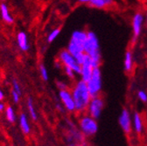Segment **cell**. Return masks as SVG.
<instances>
[{"label": "cell", "mask_w": 147, "mask_h": 146, "mask_svg": "<svg viewBox=\"0 0 147 146\" xmlns=\"http://www.w3.org/2000/svg\"><path fill=\"white\" fill-rule=\"evenodd\" d=\"M71 94L75 101L76 112L81 115L86 113L88 106L92 98L87 86V82L82 80L76 81L72 87Z\"/></svg>", "instance_id": "1"}, {"label": "cell", "mask_w": 147, "mask_h": 146, "mask_svg": "<svg viewBox=\"0 0 147 146\" xmlns=\"http://www.w3.org/2000/svg\"><path fill=\"white\" fill-rule=\"evenodd\" d=\"M84 52L92 61L94 67H100L102 64V54L97 35L93 31H87V39L83 44Z\"/></svg>", "instance_id": "2"}, {"label": "cell", "mask_w": 147, "mask_h": 146, "mask_svg": "<svg viewBox=\"0 0 147 146\" xmlns=\"http://www.w3.org/2000/svg\"><path fill=\"white\" fill-rule=\"evenodd\" d=\"M79 127L82 135L87 137L95 136L98 131L97 120L90 116L87 113L82 114L79 119Z\"/></svg>", "instance_id": "3"}, {"label": "cell", "mask_w": 147, "mask_h": 146, "mask_svg": "<svg viewBox=\"0 0 147 146\" xmlns=\"http://www.w3.org/2000/svg\"><path fill=\"white\" fill-rule=\"evenodd\" d=\"M87 86L92 97L101 96L102 87V71L100 67L94 68L91 78L89 79L88 81H87Z\"/></svg>", "instance_id": "4"}, {"label": "cell", "mask_w": 147, "mask_h": 146, "mask_svg": "<svg viewBox=\"0 0 147 146\" xmlns=\"http://www.w3.org/2000/svg\"><path fill=\"white\" fill-rule=\"evenodd\" d=\"M104 108V100L102 96L92 97L87 108V114L95 119H99Z\"/></svg>", "instance_id": "5"}, {"label": "cell", "mask_w": 147, "mask_h": 146, "mask_svg": "<svg viewBox=\"0 0 147 146\" xmlns=\"http://www.w3.org/2000/svg\"><path fill=\"white\" fill-rule=\"evenodd\" d=\"M58 61L61 63L62 67H70L75 71L76 74L78 75L80 74L81 65L78 63L76 59L74 57L67 49H63L60 52L58 55Z\"/></svg>", "instance_id": "6"}, {"label": "cell", "mask_w": 147, "mask_h": 146, "mask_svg": "<svg viewBox=\"0 0 147 146\" xmlns=\"http://www.w3.org/2000/svg\"><path fill=\"white\" fill-rule=\"evenodd\" d=\"M144 24V14L141 11L134 13L131 19V28H132V42H136L143 31Z\"/></svg>", "instance_id": "7"}, {"label": "cell", "mask_w": 147, "mask_h": 146, "mask_svg": "<svg viewBox=\"0 0 147 146\" xmlns=\"http://www.w3.org/2000/svg\"><path fill=\"white\" fill-rule=\"evenodd\" d=\"M118 123L121 127L122 131L126 134L130 135L132 131V116L131 112L128 108H123L119 116H118Z\"/></svg>", "instance_id": "8"}, {"label": "cell", "mask_w": 147, "mask_h": 146, "mask_svg": "<svg viewBox=\"0 0 147 146\" xmlns=\"http://www.w3.org/2000/svg\"><path fill=\"white\" fill-rule=\"evenodd\" d=\"M59 97L63 104V107L68 112H76V104L72 96L71 91L67 89H61L59 91Z\"/></svg>", "instance_id": "9"}, {"label": "cell", "mask_w": 147, "mask_h": 146, "mask_svg": "<svg viewBox=\"0 0 147 146\" xmlns=\"http://www.w3.org/2000/svg\"><path fill=\"white\" fill-rule=\"evenodd\" d=\"M94 67L93 64H92V61L90 59V57L86 54V57L84 61L81 64V71H80V76H81V80L84 81H88L89 79L92 76V74H93V70H94Z\"/></svg>", "instance_id": "10"}, {"label": "cell", "mask_w": 147, "mask_h": 146, "mask_svg": "<svg viewBox=\"0 0 147 146\" xmlns=\"http://www.w3.org/2000/svg\"><path fill=\"white\" fill-rule=\"evenodd\" d=\"M134 68V57L131 50H127L124 53L123 59V69L127 74H131Z\"/></svg>", "instance_id": "11"}, {"label": "cell", "mask_w": 147, "mask_h": 146, "mask_svg": "<svg viewBox=\"0 0 147 146\" xmlns=\"http://www.w3.org/2000/svg\"><path fill=\"white\" fill-rule=\"evenodd\" d=\"M132 128L137 135H141L144 131V121L142 116L138 112H135L132 117Z\"/></svg>", "instance_id": "12"}, {"label": "cell", "mask_w": 147, "mask_h": 146, "mask_svg": "<svg viewBox=\"0 0 147 146\" xmlns=\"http://www.w3.org/2000/svg\"><path fill=\"white\" fill-rule=\"evenodd\" d=\"M86 39H87V31L76 30V31H74L72 32V35H71V38H70L69 41L75 42L76 44L83 46Z\"/></svg>", "instance_id": "13"}, {"label": "cell", "mask_w": 147, "mask_h": 146, "mask_svg": "<svg viewBox=\"0 0 147 146\" xmlns=\"http://www.w3.org/2000/svg\"><path fill=\"white\" fill-rule=\"evenodd\" d=\"M18 46L22 51L26 52L29 50V43L27 40V35L25 32H20L17 36Z\"/></svg>", "instance_id": "14"}, {"label": "cell", "mask_w": 147, "mask_h": 146, "mask_svg": "<svg viewBox=\"0 0 147 146\" xmlns=\"http://www.w3.org/2000/svg\"><path fill=\"white\" fill-rule=\"evenodd\" d=\"M115 4V0H94L88 5L95 9H105L112 6Z\"/></svg>", "instance_id": "15"}, {"label": "cell", "mask_w": 147, "mask_h": 146, "mask_svg": "<svg viewBox=\"0 0 147 146\" xmlns=\"http://www.w3.org/2000/svg\"><path fill=\"white\" fill-rule=\"evenodd\" d=\"M20 125L22 131L25 134H29L31 131V128H30V124L27 119V116L25 113H22L20 116Z\"/></svg>", "instance_id": "16"}, {"label": "cell", "mask_w": 147, "mask_h": 146, "mask_svg": "<svg viewBox=\"0 0 147 146\" xmlns=\"http://www.w3.org/2000/svg\"><path fill=\"white\" fill-rule=\"evenodd\" d=\"M0 12H1V16L2 19L8 24H11L13 22V19L12 17L10 14V11L8 10V7L5 4H1L0 5Z\"/></svg>", "instance_id": "17"}, {"label": "cell", "mask_w": 147, "mask_h": 146, "mask_svg": "<svg viewBox=\"0 0 147 146\" xmlns=\"http://www.w3.org/2000/svg\"><path fill=\"white\" fill-rule=\"evenodd\" d=\"M27 108H28V112L30 114V116L32 120L36 121L38 119V116H37V112L35 110V108L33 105V102L32 98H28L27 100Z\"/></svg>", "instance_id": "18"}, {"label": "cell", "mask_w": 147, "mask_h": 146, "mask_svg": "<svg viewBox=\"0 0 147 146\" xmlns=\"http://www.w3.org/2000/svg\"><path fill=\"white\" fill-rule=\"evenodd\" d=\"M61 32V27H57V28L53 29V31H51L49 32V34L47 35V42L52 43L54 40H56V38H58V36L60 35Z\"/></svg>", "instance_id": "19"}, {"label": "cell", "mask_w": 147, "mask_h": 146, "mask_svg": "<svg viewBox=\"0 0 147 146\" xmlns=\"http://www.w3.org/2000/svg\"><path fill=\"white\" fill-rule=\"evenodd\" d=\"M5 116L7 121H9L10 122H14L16 120V116H15V112L12 107L9 106L5 108Z\"/></svg>", "instance_id": "20"}, {"label": "cell", "mask_w": 147, "mask_h": 146, "mask_svg": "<svg viewBox=\"0 0 147 146\" xmlns=\"http://www.w3.org/2000/svg\"><path fill=\"white\" fill-rule=\"evenodd\" d=\"M63 69H64V73L65 75L71 80H76V75H77L76 73L74 71L72 68L70 67H63Z\"/></svg>", "instance_id": "21"}, {"label": "cell", "mask_w": 147, "mask_h": 146, "mask_svg": "<svg viewBox=\"0 0 147 146\" xmlns=\"http://www.w3.org/2000/svg\"><path fill=\"white\" fill-rule=\"evenodd\" d=\"M40 76H41L43 81H48V79H49V77H48V72H47L46 67L43 64H41L40 66Z\"/></svg>", "instance_id": "22"}, {"label": "cell", "mask_w": 147, "mask_h": 146, "mask_svg": "<svg viewBox=\"0 0 147 146\" xmlns=\"http://www.w3.org/2000/svg\"><path fill=\"white\" fill-rule=\"evenodd\" d=\"M138 98L142 102H147V93L144 90H138Z\"/></svg>", "instance_id": "23"}, {"label": "cell", "mask_w": 147, "mask_h": 146, "mask_svg": "<svg viewBox=\"0 0 147 146\" xmlns=\"http://www.w3.org/2000/svg\"><path fill=\"white\" fill-rule=\"evenodd\" d=\"M12 89L14 90V91H16V92L18 94V95H20L21 96V94H22V91H21V87H20V85L18 84V82L16 81V80H13L12 81Z\"/></svg>", "instance_id": "24"}, {"label": "cell", "mask_w": 147, "mask_h": 146, "mask_svg": "<svg viewBox=\"0 0 147 146\" xmlns=\"http://www.w3.org/2000/svg\"><path fill=\"white\" fill-rule=\"evenodd\" d=\"M11 96H12V99H13V102L15 103H18V102H20V95H18L16 91H14L12 89L11 91Z\"/></svg>", "instance_id": "25"}, {"label": "cell", "mask_w": 147, "mask_h": 146, "mask_svg": "<svg viewBox=\"0 0 147 146\" xmlns=\"http://www.w3.org/2000/svg\"><path fill=\"white\" fill-rule=\"evenodd\" d=\"M57 86H58V87H59V90H61V89H67V85H66L64 82L58 81V82H57Z\"/></svg>", "instance_id": "26"}, {"label": "cell", "mask_w": 147, "mask_h": 146, "mask_svg": "<svg viewBox=\"0 0 147 146\" xmlns=\"http://www.w3.org/2000/svg\"><path fill=\"white\" fill-rule=\"evenodd\" d=\"M94 0H77V2L80 4H83V5H89L91 2H93Z\"/></svg>", "instance_id": "27"}, {"label": "cell", "mask_w": 147, "mask_h": 146, "mask_svg": "<svg viewBox=\"0 0 147 146\" xmlns=\"http://www.w3.org/2000/svg\"><path fill=\"white\" fill-rule=\"evenodd\" d=\"M4 98H5V94L2 91V89L0 88V102H2L4 100Z\"/></svg>", "instance_id": "28"}, {"label": "cell", "mask_w": 147, "mask_h": 146, "mask_svg": "<svg viewBox=\"0 0 147 146\" xmlns=\"http://www.w3.org/2000/svg\"><path fill=\"white\" fill-rule=\"evenodd\" d=\"M5 109V104L2 102H0V112H2L4 111Z\"/></svg>", "instance_id": "29"}, {"label": "cell", "mask_w": 147, "mask_h": 146, "mask_svg": "<svg viewBox=\"0 0 147 146\" xmlns=\"http://www.w3.org/2000/svg\"><path fill=\"white\" fill-rule=\"evenodd\" d=\"M144 23H145V24L147 25V13H146V14L144 15Z\"/></svg>", "instance_id": "30"}, {"label": "cell", "mask_w": 147, "mask_h": 146, "mask_svg": "<svg viewBox=\"0 0 147 146\" xmlns=\"http://www.w3.org/2000/svg\"><path fill=\"white\" fill-rule=\"evenodd\" d=\"M78 146H87V144L85 143H82L81 144H79Z\"/></svg>", "instance_id": "31"}]
</instances>
